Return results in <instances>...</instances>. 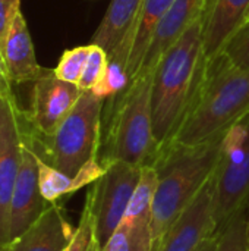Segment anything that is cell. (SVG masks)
<instances>
[{
  "label": "cell",
  "instance_id": "cell-14",
  "mask_svg": "<svg viewBox=\"0 0 249 251\" xmlns=\"http://www.w3.org/2000/svg\"><path fill=\"white\" fill-rule=\"evenodd\" d=\"M249 0H207L204 10V54L207 60L219 56L235 34L248 21Z\"/></svg>",
  "mask_w": 249,
  "mask_h": 251
},
{
  "label": "cell",
  "instance_id": "cell-18",
  "mask_svg": "<svg viewBox=\"0 0 249 251\" xmlns=\"http://www.w3.org/2000/svg\"><path fill=\"white\" fill-rule=\"evenodd\" d=\"M142 3L144 0H112L91 37V44L100 46L110 54L125 37L134 34Z\"/></svg>",
  "mask_w": 249,
  "mask_h": 251
},
{
  "label": "cell",
  "instance_id": "cell-29",
  "mask_svg": "<svg viewBox=\"0 0 249 251\" xmlns=\"http://www.w3.org/2000/svg\"><path fill=\"white\" fill-rule=\"evenodd\" d=\"M248 21H249V15H248Z\"/></svg>",
  "mask_w": 249,
  "mask_h": 251
},
{
  "label": "cell",
  "instance_id": "cell-28",
  "mask_svg": "<svg viewBox=\"0 0 249 251\" xmlns=\"http://www.w3.org/2000/svg\"><path fill=\"white\" fill-rule=\"evenodd\" d=\"M0 251H12V249H10V244H6V246H0Z\"/></svg>",
  "mask_w": 249,
  "mask_h": 251
},
{
  "label": "cell",
  "instance_id": "cell-7",
  "mask_svg": "<svg viewBox=\"0 0 249 251\" xmlns=\"http://www.w3.org/2000/svg\"><path fill=\"white\" fill-rule=\"evenodd\" d=\"M141 172L139 166L120 160L112 162L104 166V174L90 185L85 200L92 210L94 234L100 249L123 221Z\"/></svg>",
  "mask_w": 249,
  "mask_h": 251
},
{
  "label": "cell",
  "instance_id": "cell-17",
  "mask_svg": "<svg viewBox=\"0 0 249 251\" xmlns=\"http://www.w3.org/2000/svg\"><path fill=\"white\" fill-rule=\"evenodd\" d=\"M103 174L104 168L101 166L98 159L88 162L75 176H68L66 174L60 172L48 162H45L41 156L38 159L40 191L48 203H57L62 197L73 194L81 188L91 185Z\"/></svg>",
  "mask_w": 249,
  "mask_h": 251
},
{
  "label": "cell",
  "instance_id": "cell-6",
  "mask_svg": "<svg viewBox=\"0 0 249 251\" xmlns=\"http://www.w3.org/2000/svg\"><path fill=\"white\" fill-rule=\"evenodd\" d=\"M214 185V218L219 231L238 210L249 206V112L225 134Z\"/></svg>",
  "mask_w": 249,
  "mask_h": 251
},
{
  "label": "cell",
  "instance_id": "cell-25",
  "mask_svg": "<svg viewBox=\"0 0 249 251\" xmlns=\"http://www.w3.org/2000/svg\"><path fill=\"white\" fill-rule=\"evenodd\" d=\"M21 10V0H0V59L3 62L4 44L12 26V22Z\"/></svg>",
  "mask_w": 249,
  "mask_h": 251
},
{
  "label": "cell",
  "instance_id": "cell-13",
  "mask_svg": "<svg viewBox=\"0 0 249 251\" xmlns=\"http://www.w3.org/2000/svg\"><path fill=\"white\" fill-rule=\"evenodd\" d=\"M205 4L207 0H175L172 3L153 32L138 74L154 72L160 57L204 13Z\"/></svg>",
  "mask_w": 249,
  "mask_h": 251
},
{
  "label": "cell",
  "instance_id": "cell-1",
  "mask_svg": "<svg viewBox=\"0 0 249 251\" xmlns=\"http://www.w3.org/2000/svg\"><path fill=\"white\" fill-rule=\"evenodd\" d=\"M205 65L203 13L160 57L154 69L151 119L157 153L172 140L182 124L198 91Z\"/></svg>",
  "mask_w": 249,
  "mask_h": 251
},
{
  "label": "cell",
  "instance_id": "cell-9",
  "mask_svg": "<svg viewBox=\"0 0 249 251\" xmlns=\"http://www.w3.org/2000/svg\"><path fill=\"white\" fill-rule=\"evenodd\" d=\"M81 94L82 90L76 84L59 79L54 75V69H50V72L34 82L29 110L25 113L37 144H43L53 137Z\"/></svg>",
  "mask_w": 249,
  "mask_h": 251
},
{
  "label": "cell",
  "instance_id": "cell-15",
  "mask_svg": "<svg viewBox=\"0 0 249 251\" xmlns=\"http://www.w3.org/2000/svg\"><path fill=\"white\" fill-rule=\"evenodd\" d=\"M3 65L12 84L35 82L50 72L37 62L34 43L21 10H18L6 38Z\"/></svg>",
  "mask_w": 249,
  "mask_h": 251
},
{
  "label": "cell",
  "instance_id": "cell-5",
  "mask_svg": "<svg viewBox=\"0 0 249 251\" xmlns=\"http://www.w3.org/2000/svg\"><path fill=\"white\" fill-rule=\"evenodd\" d=\"M104 101L92 91H82L53 137L41 144V157L68 176H75L88 162L98 159Z\"/></svg>",
  "mask_w": 249,
  "mask_h": 251
},
{
  "label": "cell",
  "instance_id": "cell-19",
  "mask_svg": "<svg viewBox=\"0 0 249 251\" xmlns=\"http://www.w3.org/2000/svg\"><path fill=\"white\" fill-rule=\"evenodd\" d=\"M175 0H144L135 31H134V43L132 50L128 62V75L129 79L136 76L141 63L144 60V56L147 53L148 44L151 41L153 32L160 22V19L164 16V13L169 10Z\"/></svg>",
  "mask_w": 249,
  "mask_h": 251
},
{
  "label": "cell",
  "instance_id": "cell-4",
  "mask_svg": "<svg viewBox=\"0 0 249 251\" xmlns=\"http://www.w3.org/2000/svg\"><path fill=\"white\" fill-rule=\"evenodd\" d=\"M153 78L154 72H141L122 93L106 99L98 150L103 168L117 160L153 166L157 154L151 119Z\"/></svg>",
  "mask_w": 249,
  "mask_h": 251
},
{
  "label": "cell",
  "instance_id": "cell-20",
  "mask_svg": "<svg viewBox=\"0 0 249 251\" xmlns=\"http://www.w3.org/2000/svg\"><path fill=\"white\" fill-rule=\"evenodd\" d=\"M248 206L238 210L220 229L216 251H248Z\"/></svg>",
  "mask_w": 249,
  "mask_h": 251
},
{
  "label": "cell",
  "instance_id": "cell-3",
  "mask_svg": "<svg viewBox=\"0 0 249 251\" xmlns=\"http://www.w3.org/2000/svg\"><path fill=\"white\" fill-rule=\"evenodd\" d=\"M225 134L195 147H169L157 154L153 165L158 182L153 199L151 251L158 250L170 226L214 175Z\"/></svg>",
  "mask_w": 249,
  "mask_h": 251
},
{
  "label": "cell",
  "instance_id": "cell-12",
  "mask_svg": "<svg viewBox=\"0 0 249 251\" xmlns=\"http://www.w3.org/2000/svg\"><path fill=\"white\" fill-rule=\"evenodd\" d=\"M38 159L40 156L32 146L31 132L28 131L22 146V162L10 200L9 243L16 240L29 226H32L51 204L40 191Z\"/></svg>",
  "mask_w": 249,
  "mask_h": 251
},
{
  "label": "cell",
  "instance_id": "cell-16",
  "mask_svg": "<svg viewBox=\"0 0 249 251\" xmlns=\"http://www.w3.org/2000/svg\"><path fill=\"white\" fill-rule=\"evenodd\" d=\"M73 231L63 209L51 203L32 226L9 244L12 251H63Z\"/></svg>",
  "mask_w": 249,
  "mask_h": 251
},
{
  "label": "cell",
  "instance_id": "cell-23",
  "mask_svg": "<svg viewBox=\"0 0 249 251\" xmlns=\"http://www.w3.org/2000/svg\"><path fill=\"white\" fill-rule=\"evenodd\" d=\"M95 244H97V240L94 234L92 210H91L88 200H85L79 222L75 226L73 235L63 251H91Z\"/></svg>",
  "mask_w": 249,
  "mask_h": 251
},
{
  "label": "cell",
  "instance_id": "cell-27",
  "mask_svg": "<svg viewBox=\"0 0 249 251\" xmlns=\"http://www.w3.org/2000/svg\"><path fill=\"white\" fill-rule=\"evenodd\" d=\"M217 240H219V231L216 232V235H213L210 240L205 241V244L203 246V249L200 251H216V247H217Z\"/></svg>",
  "mask_w": 249,
  "mask_h": 251
},
{
  "label": "cell",
  "instance_id": "cell-10",
  "mask_svg": "<svg viewBox=\"0 0 249 251\" xmlns=\"http://www.w3.org/2000/svg\"><path fill=\"white\" fill-rule=\"evenodd\" d=\"M157 182V169L144 166L123 221L100 251H151L153 199Z\"/></svg>",
  "mask_w": 249,
  "mask_h": 251
},
{
  "label": "cell",
  "instance_id": "cell-2",
  "mask_svg": "<svg viewBox=\"0 0 249 251\" xmlns=\"http://www.w3.org/2000/svg\"><path fill=\"white\" fill-rule=\"evenodd\" d=\"M248 112L249 69L233 66L220 53L207 60L201 84L182 124L161 150L204 144L225 134Z\"/></svg>",
  "mask_w": 249,
  "mask_h": 251
},
{
  "label": "cell",
  "instance_id": "cell-8",
  "mask_svg": "<svg viewBox=\"0 0 249 251\" xmlns=\"http://www.w3.org/2000/svg\"><path fill=\"white\" fill-rule=\"evenodd\" d=\"M28 118L15 96L0 99V246L9 244V210L22 162Z\"/></svg>",
  "mask_w": 249,
  "mask_h": 251
},
{
  "label": "cell",
  "instance_id": "cell-30",
  "mask_svg": "<svg viewBox=\"0 0 249 251\" xmlns=\"http://www.w3.org/2000/svg\"><path fill=\"white\" fill-rule=\"evenodd\" d=\"M248 251H249V250H248Z\"/></svg>",
  "mask_w": 249,
  "mask_h": 251
},
{
  "label": "cell",
  "instance_id": "cell-24",
  "mask_svg": "<svg viewBox=\"0 0 249 251\" xmlns=\"http://www.w3.org/2000/svg\"><path fill=\"white\" fill-rule=\"evenodd\" d=\"M222 54L236 68L249 69V21L239 26L225 44Z\"/></svg>",
  "mask_w": 249,
  "mask_h": 251
},
{
  "label": "cell",
  "instance_id": "cell-26",
  "mask_svg": "<svg viewBox=\"0 0 249 251\" xmlns=\"http://www.w3.org/2000/svg\"><path fill=\"white\" fill-rule=\"evenodd\" d=\"M9 96H15L12 91V82L6 74L4 65L0 59V99L1 97H9Z\"/></svg>",
  "mask_w": 249,
  "mask_h": 251
},
{
  "label": "cell",
  "instance_id": "cell-22",
  "mask_svg": "<svg viewBox=\"0 0 249 251\" xmlns=\"http://www.w3.org/2000/svg\"><path fill=\"white\" fill-rule=\"evenodd\" d=\"M107 66H109L107 51L104 49H101L100 46L91 44V50H90L87 63L84 66L81 79L78 82V87L82 91H91L104 78V75L107 72Z\"/></svg>",
  "mask_w": 249,
  "mask_h": 251
},
{
  "label": "cell",
  "instance_id": "cell-21",
  "mask_svg": "<svg viewBox=\"0 0 249 251\" xmlns=\"http://www.w3.org/2000/svg\"><path fill=\"white\" fill-rule=\"evenodd\" d=\"M90 50H91V44L78 46L70 50H66L62 54L57 66L54 68V75L62 81L78 85L81 75L84 72V66L87 63Z\"/></svg>",
  "mask_w": 249,
  "mask_h": 251
},
{
  "label": "cell",
  "instance_id": "cell-11",
  "mask_svg": "<svg viewBox=\"0 0 249 251\" xmlns=\"http://www.w3.org/2000/svg\"><path fill=\"white\" fill-rule=\"evenodd\" d=\"M214 191L213 175L170 226L157 251H200L216 235Z\"/></svg>",
  "mask_w": 249,
  "mask_h": 251
}]
</instances>
